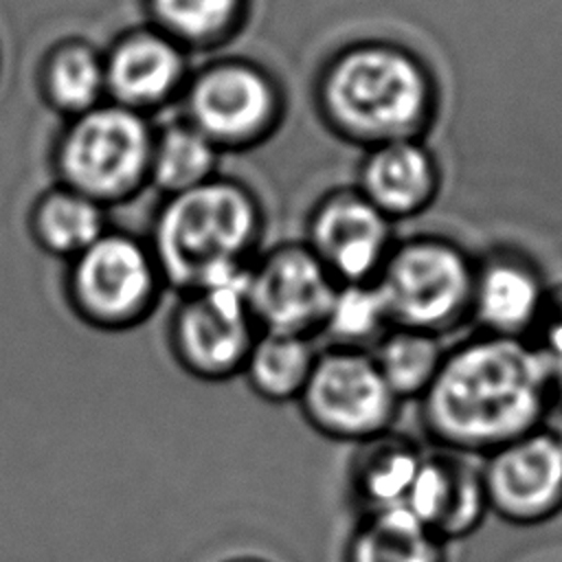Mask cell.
<instances>
[{"instance_id": "6da1fadb", "label": "cell", "mask_w": 562, "mask_h": 562, "mask_svg": "<svg viewBox=\"0 0 562 562\" xmlns=\"http://www.w3.org/2000/svg\"><path fill=\"white\" fill-rule=\"evenodd\" d=\"M558 397L527 340L481 334L446 351L419 417L437 448L485 457L542 428Z\"/></svg>"}, {"instance_id": "7a4b0ae2", "label": "cell", "mask_w": 562, "mask_h": 562, "mask_svg": "<svg viewBox=\"0 0 562 562\" xmlns=\"http://www.w3.org/2000/svg\"><path fill=\"white\" fill-rule=\"evenodd\" d=\"M318 103L342 138L371 149L422 138L435 116L437 88L413 50L369 40L331 57L321 75Z\"/></svg>"}, {"instance_id": "3957f363", "label": "cell", "mask_w": 562, "mask_h": 562, "mask_svg": "<svg viewBox=\"0 0 562 562\" xmlns=\"http://www.w3.org/2000/svg\"><path fill=\"white\" fill-rule=\"evenodd\" d=\"M257 233L259 211L252 195L235 182L211 178L167 198L149 250L158 272L189 294L246 268Z\"/></svg>"}, {"instance_id": "277c9868", "label": "cell", "mask_w": 562, "mask_h": 562, "mask_svg": "<svg viewBox=\"0 0 562 562\" xmlns=\"http://www.w3.org/2000/svg\"><path fill=\"white\" fill-rule=\"evenodd\" d=\"M474 272L457 244L424 235L395 244L373 283L393 327L441 336L470 316Z\"/></svg>"}, {"instance_id": "5b68a950", "label": "cell", "mask_w": 562, "mask_h": 562, "mask_svg": "<svg viewBox=\"0 0 562 562\" xmlns=\"http://www.w3.org/2000/svg\"><path fill=\"white\" fill-rule=\"evenodd\" d=\"M154 134L140 112L99 103L72 119L57 147L66 189L94 202L130 195L149 176Z\"/></svg>"}, {"instance_id": "8992f818", "label": "cell", "mask_w": 562, "mask_h": 562, "mask_svg": "<svg viewBox=\"0 0 562 562\" xmlns=\"http://www.w3.org/2000/svg\"><path fill=\"white\" fill-rule=\"evenodd\" d=\"M296 404L318 435L358 446L391 430L402 402L369 351L329 347L318 353Z\"/></svg>"}, {"instance_id": "52a82bcc", "label": "cell", "mask_w": 562, "mask_h": 562, "mask_svg": "<svg viewBox=\"0 0 562 562\" xmlns=\"http://www.w3.org/2000/svg\"><path fill=\"white\" fill-rule=\"evenodd\" d=\"M250 266L226 272L180 303L171 323V351L178 364L206 382L241 373L257 336L248 307Z\"/></svg>"}, {"instance_id": "ba28073f", "label": "cell", "mask_w": 562, "mask_h": 562, "mask_svg": "<svg viewBox=\"0 0 562 562\" xmlns=\"http://www.w3.org/2000/svg\"><path fill=\"white\" fill-rule=\"evenodd\" d=\"M158 274L149 248L127 235L103 233L75 257L72 303L97 327H130L151 307Z\"/></svg>"}, {"instance_id": "9c48e42d", "label": "cell", "mask_w": 562, "mask_h": 562, "mask_svg": "<svg viewBox=\"0 0 562 562\" xmlns=\"http://www.w3.org/2000/svg\"><path fill=\"white\" fill-rule=\"evenodd\" d=\"M338 281L307 246H285L250 268L248 307L259 331H321Z\"/></svg>"}, {"instance_id": "30bf717a", "label": "cell", "mask_w": 562, "mask_h": 562, "mask_svg": "<svg viewBox=\"0 0 562 562\" xmlns=\"http://www.w3.org/2000/svg\"><path fill=\"white\" fill-rule=\"evenodd\" d=\"M490 514L531 527L562 512V450L542 428L522 435L481 463Z\"/></svg>"}, {"instance_id": "8fae6325", "label": "cell", "mask_w": 562, "mask_h": 562, "mask_svg": "<svg viewBox=\"0 0 562 562\" xmlns=\"http://www.w3.org/2000/svg\"><path fill=\"white\" fill-rule=\"evenodd\" d=\"M277 88L255 66L226 61L200 72L187 90L189 125L215 145H241L277 119Z\"/></svg>"}, {"instance_id": "7c38bea8", "label": "cell", "mask_w": 562, "mask_h": 562, "mask_svg": "<svg viewBox=\"0 0 562 562\" xmlns=\"http://www.w3.org/2000/svg\"><path fill=\"white\" fill-rule=\"evenodd\" d=\"M307 248L338 283H371L393 244L391 220L358 189L329 193L312 213Z\"/></svg>"}, {"instance_id": "4fadbf2b", "label": "cell", "mask_w": 562, "mask_h": 562, "mask_svg": "<svg viewBox=\"0 0 562 562\" xmlns=\"http://www.w3.org/2000/svg\"><path fill=\"white\" fill-rule=\"evenodd\" d=\"M470 459L441 448L424 452L402 505L446 544L474 533L490 514L481 465Z\"/></svg>"}, {"instance_id": "5bb4252c", "label": "cell", "mask_w": 562, "mask_h": 562, "mask_svg": "<svg viewBox=\"0 0 562 562\" xmlns=\"http://www.w3.org/2000/svg\"><path fill=\"white\" fill-rule=\"evenodd\" d=\"M549 290L538 268L518 252L490 255L474 272L470 316L483 334L527 340L547 305Z\"/></svg>"}, {"instance_id": "9a60e30c", "label": "cell", "mask_w": 562, "mask_h": 562, "mask_svg": "<svg viewBox=\"0 0 562 562\" xmlns=\"http://www.w3.org/2000/svg\"><path fill=\"white\" fill-rule=\"evenodd\" d=\"M358 191L391 222L430 206L439 191V165L422 138L371 147L358 171Z\"/></svg>"}, {"instance_id": "2e32d148", "label": "cell", "mask_w": 562, "mask_h": 562, "mask_svg": "<svg viewBox=\"0 0 562 562\" xmlns=\"http://www.w3.org/2000/svg\"><path fill=\"white\" fill-rule=\"evenodd\" d=\"M105 90L114 103L140 112L162 103L182 81L184 55L162 31L132 33L103 59Z\"/></svg>"}, {"instance_id": "e0dca14e", "label": "cell", "mask_w": 562, "mask_h": 562, "mask_svg": "<svg viewBox=\"0 0 562 562\" xmlns=\"http://www.w3.org/2000/svg\"><path fill=\"white\" fill-rule=\"evenodd\" d=\"M422 459L424 450L393 428L358 443L347 468L349 496L358 516L402 507Z\"/></svg>"}, {"instance_id": "ac0fdd59", "label": "cell", "mask_w": 562, "mask_h": 562, "mask_svg": "<svg viewBox=\"0 0 562 562\" xmlns=\"http://www.w3.org/2000/svg\"><path fill=\"white\" fill-rule=\"evenodd\" d=\"M448 544L404 507L360 514L342 562H448Z\"/></svg>"}, {"instance_id": "d6986e66", "label": "cell", "mask_w": 562, "mask_h": 562, "mask_svg": "<svg viewBox=\"0 0 562 562\" xmlns=\"http://www.w3.org/2000/svg\"><path fill=\"white\" fill-rule=\"evenodd\" d=\"M316 358L318 351L307 336L257 331L241 375L263 402L288 404L296 402L303 393Z\"/></svg>"}, {"instance_id": "ffe728a7", "label": "cell", "mask_w": 562, "mask_h": 562, "mask_svg": "<svg viewBox=\"0 0 562 562\" xmlns=\"http://www.w3.org/2000/svg\"><path fill=\"white\" fill-rule=\"evenodd\" d=\"M369 353L393 395L402 402L419 400L428 391L443 362L446 349L435 334L391 327Z\"/></svg>"}, {"instance_id": "44dd1931", "label": "cell", "mask_w": 562, "mask_h": 562, "mask_svg": "<svg viewBox=\"0 0 562 562\" xmlns=\"http://www.w3.org/2000/svg\"><path fill=\"white\" fill-rule=\"evenodd\" d=\"M33 231L48 252L75 259L105 233V215L99 202L61 187L37 204Z\"/></svg>"}, {"instance_id": "7402d4cb", "label": "cell", "mask_w": 562, "mask_h": 562, "mask_svg": "<svg viewBox=\"0 0 562 562\" xmlns=\"http://www.w3.org/2000/svg\"><path fill=\"white\" fill-rule=\"evenodd\" d=\"M217 145L189 123L167 127L154 138L149 178L167 195L189 191L213 178Z\"/></svg>"}, {"instance_id": "603a6c76", "label": "cell", "mask_w": 562, "mask_h": 562, "mask_svg": "<svg viewBox=\"0 0 562 562\" xmlns=\"http://www.w3.org/2000/svg\"><path fill=\"white\" fill-rule=\"evenodd\" d=\"M391 318L375 283H338L325 325L331 347L369 351L389 329Z\"/></svg>"}, {"instance_id": "cb8c5ba5", "label": "cell", "mask_w": 562, "mask_h": 562, "mask_svg": "<svg viewBox=\"0 0 562 562\" xmlns=\"http://www.w3.org/2000/svg\"><path fill=\"white\" fill-rule=\"evenodd\" d=\"M44 86L55 108L77 116L99 105L105 92L103 59L83 44H66L50 55Z\"/></svg>"}, {"instance_id": "d4e9b609", "label": "cell", "mask_w": 562, "mask_h": 562, "mask_svg": "<svg viewBox=\"0 0 562 562\" xmlns=\"http://www.w3.org/2000/svg\"><path fill=\"white\" fill-rule=\"evenodd\" d=\"M239 7L241 0H149L162 33L191 44L220 37L237 20Z\"/></svg>"}, {"instance_id": "484cf974", "label": "cell", "mask_w": 562, "mask_h": 562, "mask_svg": "<svg viewBox=\"0 0 562 562\" xmlns=\"http://www.w3.org/2000/svg\"><path fill=\"white\" fill-rule=\"evenodd\" d=\"M527 342L538 351L558 395L562 397V288L549 292L542 316Z\"/></svg>"}, {"instance_id": "4316f807", "label": "cell", "mask_w": 562, "mask_h": 562, "mask_svg": "<svg viewBox=\"0 0 562 562\" xmlns=\"http://www.w3.org/2000/svg\"><path fill=\"white\" fill-rule=\"evenodd\" d=\"M544 430L553 437V441L562 450V397H558V402L553 404V408L544 422Z\"/></svg>"}, {"instance_id": "83f0119b", "label": "cell", "mask_w": 562, "mask_h": 562, "mask_svg": "<svg viewBox=\"0 0 562 562\" xmlns=\"http://www.w3.org/2000/svg\"><path fill=\"white\" fill-rule=\"evenodd\" d=\"M217 562H272L268 558H261V555H255V553H235V555H228V558H222Z\"/></svg>"}]
</instances>
